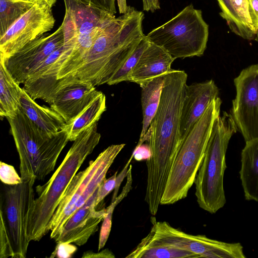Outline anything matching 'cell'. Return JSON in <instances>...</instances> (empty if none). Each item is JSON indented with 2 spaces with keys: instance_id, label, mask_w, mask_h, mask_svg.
Instances as JSON below:
<instances>
[{
  "instance_id": "6da1fadb",
  "label": "cell",
  "mask_w": 258,
  "mask_h": 258,
  "mask_svg": "<svg viewBox=\"0 0 258 258\" xmlns=\"http://www.w3.org/2000/svg\"><path fill=\"white\" fill-rule=\"evenodd\" d=\"M187 75L173 70L165 75L157 112L143 140L147 142L151 155L147 160L145 201L150 213L155 215L180 146V117Z\"/></svg>"
},
{
  "instance_id": "7a4b0ae2",
  "label": "cell",
  "mask_w": 258,
  "mask_h": 258,
  "mask_svg": "<svg viewBox=\"0 0 258 258\" xmlns=\"http://www.w3.org/2000/svg\"><path fill=\"white\" fill-rule=\"evenodd\" d=\"M144 18L142 12L128 6L122 16L116 18L114 15L108 20L75 69L58 80L55 92L59 86L75 81L94 86L107 84L145 35L142 29Z\"/></svg>"
},
{
  "instance_id": "3957f363",
  "label": "cell",
  "mask_w": 258,
  "mask_h": 258,
  "mask_svg": "<svg viewBox=\"0 0 258 258\" xmlns=\"http://www.w3.org/2000/svg\"><path fill=\"white\" fill-rule=\"evenodd\" d=\"M97 122L74 141L61 163L44 184L36 187L37 198L29 210L27 233L31 241H39L50 231L53 216L72 179L98 144L101 135Z\"/></svg>"
},
{
  "instance_id": "277c9868",
  "label": "cell",
  "mask_w": 258,
  "mask_h": 258,
  "mask_svg": "<svg viewBox=\"0 0 258 258\" xmlns=\"http://www.w3.org/2000/svg\"><path fill=\"white\" fill-rule=\"evenodd\" d=\"M20 159L22 179H43L53 171L59 156L69 141L64 128L52 134L43 132L21 110L7 118Z\"/></svg>"
},
{
  "instance_id": "5b68a950",
  "label": "cell",
  "mask_w": 258,
  "mask_h": 258,
  "mask_svg": "<svg viewBox=\"0 0 258 258\" xmlns=\"http://www.w3.org/2000/svg\"><path fill=\"white\" fill-rule=\"evenodd\" d=\"M221 100L218 97L182 141L171 169L160 205H171L185 198L202 163Z\"/></svg>"
},
{
  "instance_id": "8992f818",
  "label": "cell",
  "mask_w": 258,
  "mask_h": 258,
  "mask_svg": "<svg viewBox=\"0 0 258 258\" xmlns=\"http://www.w3.org/2000/svg\"><path fill=\"white\" fill-rule=\"evenodd\" d=\"M237 128L231 114L224 112L215 120L204 159L195 181L199 207L211 214L226 202L223 178L229 142Z\"/></svg>"
},
{
  "instance_id": "52a82bcc",
  "label": "cell",
  "mask_w": 258,
  "mask_h": 258,
  "mask_svg": "<svg viewBox=\"0 0 258 258\" xmlns=\"http://www.w3.org/2000/svg\"><path fill=\"white\" fill-rule=\"evenodd\" d=\"M36 179L4 184L1 195L0 257L25 258L30 240L27 233L29 210L35 200Z\"/></svg>"
},
{
  "instance_id": "ba28073f",
  "label": "cell",
  "mask_w": 258,
  "mask_h": 258,
  "mask_svg": "<svg viewBox=\"0 0 258 258\" xmlns=\"http://www.w3.org/2000/svg\"><path fill=\"white\" fill-rule=\"evenodd\" d=\"M148 40L166 50L174 59L202 55L207 47L209 26L200 10L190 4L166 23L153 29Z\"/></svg>"
},
{
  "instance_id": "9c48e42d",
  "label": "cell",
  "mask_w": 258,
  "mask_h": 258,
  "mask_svg": "<svg viewBox=\"0 0 258 258\" xmlns=\"http://www.w3.org/2000/svg\"><path fill=\"white\" fill-rule=\"evenodd\" d=\"M125 144L112 145L90 162L84 170L76 173L63 194L50 224L53 239L69 217L83 206L106 178V174Z\"/></svg>"
},
{
  "instance_id": "30bf717a",
  "label": "cell",
  "mask_w": 258,
  "mask_h": 258,
  "mask_svg": "<svg viewBox=\"0 0 258 258\" xmlns=\"http://www.w3.org/2000/svg\"><path fill=\"white\" fill-rule=\"evenodd\" d=\"M152 227L149 233L161 243L192 252L200 257L245 258L243 246L239 243H228L194 235L172 227L166 221H158L152 217Z\"/></svg>"
},
{
  "instance_id": "8fae6325",
  "label": "cell",
  "mask_w": 258,
  "mask_h": 258,
  "mask_svg": "<svg viewBox=\"0 0 258 258\" xmlns=\"http://www.w3.org/2000/svg\"><path fill=\"white\" fill-rule=\"evenodd\" d=\"M56 0H36L33 5L0 36V57L6 59L54 27L52 8Z\"/></svg>"
},
{
  "instance_id": "7c38bea8",
  "label": "cell",
  "mask_w": 258,
  "mask_h": 258,
  "mask_svg": "<svg viewBox=\"0 0 258 258\" xmlns=\"http://www.w3.org/2000/svg\"><path fill=\"white\" fill-rule=\"evenodd\" d=\"M234 83L231 114L246 142L258 137V64L243 69Z\"/></svg>"
},
{
  "instance_id": "4fadbf2b",
  "label": "cell",
  "mask_w": 258,
  "mask_h": 258,
  "mask_svg": "<svg viewBox=\"0 0 258 258\" xmlns=\"http://www.w3.org/2000/svg\"><path fill=\"white\" fill-rule=\"evenodd\" d=\"M63 45L62 26L51 34L46 33L28 43L19 51L3 59L13 78L23 84L32 72L54 51Z\"/></svg>"
},
{
  "instance_id": "5bb4252c",
  "label": "cell",
  "mask_w": 258,
  "mask_h": 258,
  "mask_svg": "<svg viewBox=\"0 0 258 258\" xmlns=\"http://www.w3.org/2000/svg\"><path fill=\"white\" fill-rule=\"evenodd\" d=\"M97 191L98 188L64 223L53 239L56 243H74L82 246L97 231L99 224L104 220L106 214L105 208L96 209Z\"/></svg>"
},
{
  "instance_id": "9a60e30c",
  "label": "cell",
  "mask_w": 258,
  "mask_h": 258,
  "mask_svg": "<svg viewBox=\"0 0 258 258\" xmlns=\"http://www.w3.org/2000/svg\"><path fill=\"white\" fill-rule=\"evenodd\" d=\"M91 83L75 81L59 86L50 107L68 122L78 116L100 93Z\"/></svg>"
},
{
  "instance_id": "2e32d148",
  "label": "cell",
  "mask_w": 258,
  "mask_h": 258,
  "mask_svg": "<svg viewBox=\"0 0 258 258\" xmlns=\"http://www.w3.org/2000/svg\"><path fill=\"white\" fill-rule=\"evenodd\" d=\"M219 90L213 80L186 85L180 117V132L183 140L218 97Z\"/></svg>"
},
{
  "instance_id": "e0dca14e",
  "label": "cell",
  "mask_w": 258,
  "mask_h": 258,
  "mask_svg": "<svg viewBox=\"0 0 258 258\" xmlns=\"http://www.w3.org/2000/svg\"><path fill=\"white\" fill-rule=\"evenodd\" d=\"M175 59L162 47L150 42L128 76V81L139 85L173 70Z\"/></svg>"
},
{
  "instance_id": "ac0fdd59",
  "label": "cell",
  "mask_w": 258,
  "mask_h": 258,
  "mask_svg": "<svg viewBox=\"0 0 258 258\" xmlns=\"http://www.w3.org/2000/svg\"><path fill=\"white\" fill-rule=\"evenodd\" d=\"M22 111L38 128L52 134L64 128L66 122L51 107L40 106L23 89L20 98Z\"/></svg>"
},
{
  "instance_id": "d6986e66",
  "label": "cell",
  "mask_w": 258,
  "mask_h": 258,
  "mask_svg": "<svg viewBox=\"0 0 258 258\" xmlns=\"http://www.w3.org/2000/svg\"><path fill=\"white\" fill-rule=\"evenodd\" d=\"M245 143L241 153L240 178L245 199L258 202V137Z\"/></svg>"
},
{
  "instance_id": "ffe728a7",
  "label": "cell",
  "mask_w": 258,
  "mask_h": 258,
  "mask_svg": "<svg viewBox=\"0 0 258 258\" xmlns=\"http://www.w3.org/2000/svg\"><path fill=\"white\" fill-rule=\"evenodd\" d=\"M166 75V74H165ZM165 75L140 84L143 113L142 128L136 148L143 144V140L154 117L159 104Z\"/></svg>"
},
{
  "instance_id": "44dd1931",
  "label": "cell",
  "mask_w": 258,
  "mask_h": 258,
  "mask_svg": "<svg viewBox=\"0 0 258 258\" xmlns=\"http://www.w3.org/2000/svg\"><path fill=\"white\" fill-rule=\"evenodd\" d=\"M23 88L7 70L0 58V116L13 117L21 109L20 98Z\"/></svg>"
},
{
  "instance_id": "7402d4cb",
  "label": "cell",
  "mask_w": 258,
  "mask_h": 258,
  "mask_svg": "<svg viewBox=\"0 0 258 258\" xmlns=\"http://www.w3.org/2000/svg\"><path fill=\"white\" fill-rule=\"evenodd\" d=\"M126 258H197L189 251L164 244L149 233Z\"/></svg>"
},
{
  "instance_id": "603a6c76",
  "label": "cell",
  "mask_w": 258,
  "mask_h": 258,
  "mask_svg": "<svg viewBox=\"0 0 258 258\" xmlns=\"http://www.w3.org/2000/svg\"><path fill=\"white\" fill-rule=\"evenodd\" d=\"M106 96L102 92L74 119L64 127L69 141H74L85 130L98 122L106 110Z\"/></svg>"
},
{
  "instance_id": "cb8c5ba5",
  "label": "cell",
  "mask_w": 258,
  "mask_h": 258,
  "mask_svg": "<svg viewBox=\"0 0 258 258\" xmlns=\"http://www.w3.org/2000/svg\"><path fill=\"white\" fill-rule=\"evenodd\" d=\"M36 0H0V36L33 5Z\"/></svg>"
},
{
  "instance_id": "d4e9b609",
  "label": "cell",
  "mask_w": 258,
  "mask_h": 258,
  "mask_svg": "<svg viewBox=\"0 0 258 258\" xmlns=\"http://www.w3.org/2000/svg\"><path fill=\"white\" fill-rule=\"evenodd\" d=\"M132 165L131 164L127 171L126 182L119 196L112 201L111 204L106 209V216L103 220L99 234L98 250L105 245L111 229L112 218L114 210L116 206L128 195L132 188Z\"/></svg>"
},
{
  "instance_id": "484cf974",
  "label": "cell",
  "mask_w": 258,
  "mask_h": 258,
  "mask_svg": "<svg viewBox=\"0 0 258 258\" xmlns=\"http://www.w3.org/2000/svg\"><path fill=\"white\" fill-rule=\"evenodd\" d=\"M221 9L220 16L226 21L231 30L242 38L251 40L254 36L243 25L230 0H217Z\"/></svg>"
},
{
  "instance_id": "4316f807",
  "label": "cell",
  "mask_w": 258,
  "mask_h": 258,
  "mask_svg": "<svg viewBox=\"0 0 258 258\" xmlns=\"http://www.w3.org/2000/svg\"><path fill=\"white\" fill-rule=\"evenodd\" d=\"M150 41L145 35L135 49L123 64L114 73L107 84L113 85L123 81H128V76L136 66L144 50L149 44Z\"/></svg>"
},
{
  "instance_id": "83f0119b",
  "label": "cell",
  "mask_w": 258,
  "mask_h": 258,
  "mask_svg": "<svg viewBox=\"0 0 258 258\" xmlns=\"http://www.w3.org/2000/svg\"><path fill=\"white\" fill-rule=\"evenodd\" d=\"M231 5L245 27L256 39L253 26L248 0H230Z\"/></svg>"
},
{
  "instance_id": "f1b7e54d",
  "label": "cell",
  "mask_w": 258,
  "mask_h": 258,
  "mask_svg": "<svg viewBox=\"0 0 258 258\" xmlns=\"http://www.w3.org/2000/svg\"><path fill=\"white\" fill-rule=\"evenodd\" d=\"M64 4L76 3L94 9L102 10L112 15L116 13L115 0H63Z\"/></svg>"
},
{
  "instance_id": "f546056e",
  "label": "cell",
  "mask_w": 258,
  "mask_h": 258,
  "mask_svg": "<svg viewBox=\"0 0 258 258\" xmlns=\"http://www.w3.org/2000/svg\"><path fill=\"white\" fill-rule=\"evenodd\" d=\"M0 179L4 184L8 185H15L22 181L14 167L2 161L0 162Z\"/></svg>"
},
{
  "instance_id": "4dcf8cb0",
  "label": "cell",
  "mask_w": 258,
  "mask_h": 258,
  "mask_svg": "<svg viewBox=\"0 0 258 258\" xmlns=\"http://www.w3.org/2000/svg\"><path fill=\"white\" fill-rule=\"evenodd\" d=\"M117 171L106 179L105 178L98 188L96 204L97 206L112 190L114 189L116 184Z\"/></svg>"
},
{
  "instance_id": "1f68e13d",
  "label": "cell",
  "mask_w": 258,
  "mask_h": 258,
  "mask_svg": "<svg viewBox=\"0 0 258 258\" xmlns=\"http://www.w3.org/2000/svg\"><path fill=\"white\" fill-rule=\"evenodd\" d=\"M77 250V247L71 243H57L50 257H69Z\"/></svg>"
},
{
  "instance_id": "d6a6232c",
  "label": "cell",
  "mask_w": 258,
  "mask_h": 258,
  "mask_svg": "<svg viewBox=\"0 0 258 258\" xmlns=\"http://www.w3.org/2000/svg\"><path fill=\"white\" fill-rule=\"evenodd\" d=\"M151 155L149 145L142 144L138 147H135L131 156L137 161H141L143 160H148Z\"/></svg>"
},
{
  "instance_id": "836d02e7",
  "label": "cell",
  "mask_w": 258,
  "mask_h": 258,
  "mask_svg": "<svg viewBox=\"0 0 258 258\" xmlns=\"http://www.w3.org/2000/svg\"><path fill=\"white\" fill-rule=\"evenodd\" d=\"M133 159V158L131 157L130 158L129 160L125 165L124 167H123V169L121 170V171L119 173V175L117 176L116 177V184L115 187L114 188V191L113 192V195L112 196V201H114L116 198L117 197V194L118 191V189L119 188V186L120 185V184L122 182V181L123 180L124 178L126 177V173L127 170L128 169V167L130 165V163L131 162L132 160Z\"/></svg>"
},
{
  "instance_id": "e575fe53",
  "label": "cell",
  "mask_w": 258,
  "mask_h": 258,
  "mask_svg": "<svg viewBox=\"0 0 258 258\" xmlns=\"http://www.w3.org/2000/svg\"><path fill=\"white\" fill-rule=\"evenodd\" d=\"M82 258H114L113 253L108 249H105L97 253L92 251H87L84 252Z\"/></svg>"
},
{
  "instance_id": "d590c367",
  "label": "cell",
  "mask_w": 258,
  "mask_h": 258,
  "mask_svg": "<svg viewBox=\"0 0 258 258\" xmlns=\"http://www.w3.org/2000/svg\"><path fill=\"white\" fill-rule=\"evenodd\" d=\"M143 10L154 12L160 8L159 0H143Z\"/></svg>"
},
{
  "instance_id": "8d00e7d4",
  "label": "cell",
  "mask_w": 258,
  "mask_h": 258,
  "mask_svg": "<svg viewBox=\"0 0 258 258\" xmlns=\"http://www.w3.org/2000/svg\"><path fill=\"white\" fill-rule=\"evenodd\" d=\"M117 2L120 13L123 14L125 13L128 8L126 0H117Z\"/></svg>"
},
{
  "instance_id": "74e56055",
  "label": "cell",
  "mask_w": 258,
  "mask_h": 258,
  "mask_svg": "<svg viewBox=\"0 0 258 258\" xmlns=\"http://www.w3.org/2000/svg\"><path fill=\"white\" fill-rule=\"evenodd\" d=\"M248 1L258 22V0H248ZM257 39H258V33Z\"/></svg>"
}]
</instances>
